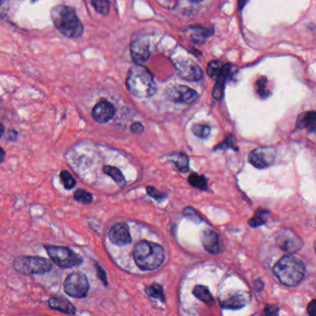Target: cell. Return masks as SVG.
<instances>
[{
  "mask_svg": "<svg viewBox=\"0 0 316 316\" xmlns=\"http://www.w3.org/2000/svg\"><path fill=\"white\" fill-rule=\"evenodd\" d=\"M126 86L134 96L141 98L152 97L157 91L155 80L150 71L137 64L129 72Z\"/></svg>",
  "mask_w": 316,
  "mask_h": 316,
  "instance_id": "obj_1",
  "label": "cell"
},
{
  "mask_svg": "<svg viewBox=\"0 0 316 316\" xmlns=\"http://www.w3.org/2000/svg\"><path fill=\"white\" fill-rule=\"evenodd\" d=\"M51 18L55 27L65 37L79 38L84 31V27L75 10L67 6H56L51 11Z\"/></svg>",
  "mask_w": 316,
  "mask_h": 316,
  "instance_id": "obj_2",
  "label": "cell"
},
{
  "mask_svg": "<svg viewBox=\"0 0 316 316\" xmlns=\"http://www.w3.org/2000/svg\"><path fill=\"white\" fill-rule=\"evenodd\" d=\"M134 259L136 265L144 271L160 267L164 261L163 248L153 242L140 241L134 246Z\"/></svg>",
  "mask_w": 316,
  "mask_h": 316,
  "instance_id": "obj_3",
  "label": "cell"
},
{
  "mask_svg": "<svg viewBox=\"0 0 316 316\" xmlns=\"http://www.w3.org/2000/svg\"><path fill=\"white\" fill-rule=\"evenodd\" d=\"M273 273L283 284L295 287L300 284L304 277L305 266L299 259L287 255L281 258L274 265Z\"/></svg>",
  "mask_w": 316,
  "mask_h": 316,
  "instance_id": "obj_4",
  "label": "cell"
},
{
  "mask_svg": "<svg viewBox=\"0 0 316 316\" xmlns=\"http://www.w3.org/2000/svg\"><path fill=\"white\" fill-rule=\"evenodd\" d=\"M13 266L19 273L29 275V274L48 273L52 268V263L45 258L21 256L15 259Z\"/></svg>",
  "mask_w": 316,
  "mask_h": 316,
  "instance_id": "obj_5",
  "label": "cell"
},
{
  "mask_svg": "<svg viewBox=\"0 0 316 316\" xmlns=\"http://www.w3.org/2000/svg\"><path fill=\"white\" fill-rule=\"evenodd\" d=\"M45 248L52 262L59 267H74L83 263V258L69 248L58 246H46Z\"/></svg>",
  "mask_w": 316,
  "mask_h": 316,
  "instance_id": "obj_6",
  "label": "cell"
},
{
  "mask_svg": "<svg viewBox=\"0 0 316 316\" xmlns=\"http://www.w3.org/2000/svg\"><path fill=\"white\" fill-rule=\"evenodd\" d=\"M64 290L73 298L81 299L86 297L89 290V283L86 275L81 273H71L65 280Z\"/></svg>",
  "mask_w": 316,
  "mask_h": 316,
  "instance_id": "obj_7",
  "label": "cell"
},
{
  "mask_svg": "<svg viewBox=\"0 0 316 316\" xmlns=\"http://www.w3.org/2000/svg\"><path fill=\"white\" fill-rule=\"evenodd\" d=\"M178 75L183 79L188 81H198L202 78L203 73L195 61L185 58H178L173 60Z\"/></svg>",
  "mask_w": 316,
  "mask_h": 316,
  "instance_id": "obj_8",
  "label": "cell"
},
{
  "mask_svg": "<svg viewBox=\"0 0 316 316\" xmlns=\"http://www.w3.org/2000/svg\"><path fill=\"white\" fill-rule=\"evenodd\" d=\"M275 160V150L271 147H262L253 150L249 155V161L253 166L263 169L273 164Z\"/></svg>",
  "mask_w": 316,
  "mask_h": 316,
  "instance_id": "obj_9",
  "label": "cell"
},
{
  "mask_svg": "<svg viewBox=\"0 0 316 316\" xmlns=\"http://www.w3.org/2000/svg\"><path fill=\"white\" fill-rule=\"evenodd\" d=\"M167 95L172 101L191 104L198 99V93L183 85H173L167 88Z\"/></svg>",
  "mask_w": 316,
  "mask_h": 316,
  "instance_id": "obj_10",
  "label": "cell"
},
{
  "mask_svg": "<svg viewBox=\"0 0 316 316\" xmlns=\"http://www.w3.org/2000/svg\"><path fill=\"white\" fill-rule=\"evenodd\" d=\"M278 246L286 252L294 253L302 247V240L292 231L284 229L280 231L276 236Z\"/></svg>",
  "mask_w": 316,
  "mask_h": 316,
  "instance_id": "obj_11",
  "label": "cell"
},
{
  "mask_svg": "<svg viewBox=\"0 0 316 316\" xmlns=\"http://www.w3.org/2000/svg\"><path fill=\"white\" fill-rule=\"evenodd\" d=\"M250 300V293L246 291H233L221 297V305L227 309H240Z\"/></svg>",
  "mask_w": 316,
  "mask_h": 316,
  "instance_id": "obj_12",
  "label": "cell"
},
{
  "mask_svg": "<svg viewBox=\"0 0 316 316\" xmlns=\"http://www.w3.org/2000/svg\"><path fill=\"white\" fill-rule=\"evenodd\" d=\"M115 114V108L113 104L106 100L98 102L93 109L92 116L97 123H106L113 118Z\"/></svg>",
  "mask_w": 316,
  "mask_h": 316,
  "instance_id": "obj_13",
  "label": "cell"
},
{
  "mask_svg": "<svg viewBox=\"0 0 316 316\" xmlns=\"http://www.w3.org/2000/svg\"><path fill=\"white\" fill-rule=\"evenodd\" d=\"M109 237L113 244L118 246L127 245L132 241L128 226L125 224H117L112 227L109 232Z\"/></svg>",
  "mask_w": 316,
  "mask_h": 316,
  "instance_id": "obj_14",
  "label": "cell"
},
{
  "mask_svg": "<svg viewBox=\"0 0 316 316\" xmlns=\"http://www.w3.org/2000/svg\"><path fill=\"white\" fill-rule=\"evenodd\" d=\"M131 55L135 62H145L150 58V43L148 39L140 38L131 44Z\"/></svg>",
  "mask_w": 316,
  "mask_h": 316,
  "instance_id": "obj_15",
  "label": "cell"
},
{
  "mask_svg": "<svg viewBox=\"0 0 316 316\" xmlns=\"http://www.w3.org/2000/svg\"><path fill=\"white\" fill-rule=\"evenodd\" d=\"M230 70L231 65L229 63H224L221 60H213L208 64L207 73L209 77L215 80H225Z\"/></svg>",
  "mask_w": 316,
  "mask_h": 316,
  "instance_id": "obj_16",
  "label": "cell"
},
{
  "mask_svg": "<svg viewBox=\"0 0 316 316\" xmlns=\"http://www.w3.org/2000/svg\"><path fill=\"white\" fill-rule=\"evenodd\" d=\"M202 244L204 248L213 254H217L219 253L220 250V240L219 236L217 235V233L212 229H206L202 233Z\"/></svg>",
  "mask_w": 316,
  "mask_h": 316,
  "instance_id": "obj_17",
  "label": "cell"
},
{
  "mask_svg": "<svg viewBox=\"0 0 316 316\" xmlns=\"http://www.w3.org/2000/svg\"><path fill=\"white\" fill-rule=\"evenodd\" d=\"M49 305L51 309L73 315L75 313V307L70 301L61 297H53L49 300Z\"/></svg>",
  "mask_w": 316,
  "mask_h": 316,
  "instance_id": "obj_18",
  "label": "cell"
},
{
  "mask_svg": "<svg viewBox=\"0 0 316 316\" xmlns=\"http://www.w3.org/2000/svg\"><path fill=\"white\" fill-rule=\"evenodd\" d=\"M299 128H312L316 126V112H308L300 115L297 122Z\"/></svg>",
  "mask_w": 316,
  "mask_h": 316,
  "instance_id": "obj_19",
  "label": "cell"
},
{
  "mask_svg": "<svg viewBox=\"0 0 316 316\" xmlns=\"http://www.w3.org/2000/svg\"><path fill=\"white\" fill-rule=\"evenodd\" d=\"M103 171L105 173H107L109 177H112L113 180L115 181V183L119 185L120 187H124L125 186V184H126L125 178L123 177L122 171L117 169L116 167L105 166L104 169H103Z\"/></svg>",
  "mask_w": 316,
  "mask_h": 316,
  "instance_id": "obj_20",
  "label": "cell"
},
{
  "mask_svg": "<svg viewBox=\"0 0 316 316\" xmlns=\"http://www.w3.org/2000/svg\"><path fill=\"white\" fill-rule=\"evenodd\" d=\"M193 294L198 300L203 301L206 304H212L214 302V298L209 290L204 286H197L193 290Z\"/></svg>",
  "mask_w": 316,
  "mask_h": 316,
  "instance_id": "obj_21",
  "label": "cell"
},
{
  "mask_svg": "<svg viewBox=\"0 0 316 316\" xmlns=\"http://www.w3.org/2000/svg\"><path fill=\"white\" fill-rule=\"evenodd\" d=\"M269 215H270V213L268 210L258 209L254 216L249 222V224L252 227H257L259 225H263L267 221Z\"/></svg>",
  "mask_w": 316,
  "mask_h": 316,
  "instance_id": "obj_22",
  "label": "cell"
},
{
  "mask_svg": "<svg viewBox=\"0 0 316 316\" xmlns=\"http://www.w3.org/2000/svg\"><path fill=\"white\" fill-rule=\"evenodd\" d=\"M188 182L192 187L198 188L200 190H207L208 188L206 178L202 175H199L198 173H192L188 177Z\"/></svg>",
  "mask_w": 316,
  "mask_h": 316,
  "instance_id": "obj_23",
  "label": "cell"
},
{
  "mask_svg": "<svg viewBox=\"0 0 316 316\" xmlns=\"http://www.w3.org/2000/svg\"><path fill=\"white\" fill-rule=\"evenodd\" d=\"M146 292H147V294L149 295L150 297L159 299V300H161V301H164V300H165L164 293H163V289H162V287L160 286V285H151L150 287H148V288L146 289Z\"/></svg>",
  "mask_w": 316,
  "mask_h": 316,
  "instance_id": "obj_24",
  "label": "cell"
},
{
  "mask_svg": "<svg viewBox=\"0 0 316 316\" xmlns=\"http://www.w3.org/2000/svg\"><path fill=\"white\" fill-rule=\"evenodd\" d=\"M92 5L99 14L107 16L110 13V2L109 0H92Z\"/></svg>",
  "mask_w": 316,
  "mask_h": 316,
  "instance_id": "obj_25",
  "label": "cell"
},
{
  "mask_svg": "<svg viewBox=\"0 0 316 316\" xmlns=\"http://www.w3.org/2000/svg\"><path fill=\"white\" fill-rule=\"evenodd\" d=\"M173 162L175 163V166H177V170L178 171H183V172H186L188 171V156L185 155V154H178L175 157V159L173 160Z\"/></svg>",
  "mask_w": 316,
  "mask_h": 316,
  "instance_id": "obj_26",
  "label": "cell"
},
{
  "mask_svg": "<svg viewBox=\"0 0 316 316\" xmlns=\"http://www.w3.org/2000/svg\"><path fill=\"white\" fill-rule=\"evenodd\" d=\"M192 132L195 135H197L200 138H205L207 137L210 132V128L208 125H204V124H195L192 127Z\"/></svg>",
  "mask_w": 316,
  "mask_h": 316,
  "instance_id": "obj_27",
  "label": "cell"
},
{
  "mask_svg": "<svg viewBox=\"0 0 316 316\" xmlns=\"http://www.w3.org/2000/svg\"><path fill=\"white\" fill-rule=\"evenodd\" d=\"M75 199L77 201H80L82 203L89 204L92 202V195L88 192H86L84 189H77L74 195Z\"/></svg>",
  "mask_w": 316,
  "mask_h": 316,
  "instance_id": "obj_28",
  "label": "cell"
},
{
  "mask_svg": "<svg viewBox=\"0 0 316 316\" xmlns=\"http://www.w3.org/2000/svg\"><path fill=\"white\" fill-rule=\"evenodd\" d=\"M60 179L63 183L64 188L66 189H72V188H75V180L69 171H65V170L61 171V172H60Z\"/></svg>",
  "mask_w": 316,
  "mask_h": 316,
  "instance_id": "obj_29",
  "label": "cell"
},
{
  "mask_svg": "<svg viewBox=\"0 0 316 316\" xmlns=\"http://www.w3.org/2000/svg\"><path fill=\"white\" fill-rule=\"evenodd\" d=\"M268 81L265 77H261L256 83L257 86L258 93L260 96L263 97H267L269 95V91L267 89Z\"/></svg>",
  "mask_w": 316,
  "mask_h": 316,
  "instance_id": "obj_30",
  "label": "cell"
},
{
  "mask_svg": "<svg viewBox=\"0 0 316 316\" xmlns=\"http://www.w3.org/2000/svg\"><path fill=\"white\" fill-rule=\"evenodd\" d=\"M225 81L218 80L216 85H215L214 91H213V96L215 99H221L224 96V89H225Z\"/></svg>",
  "mask_w": 316,
  "mask_h": 316,
  "instance_id": "obj_31",
  "label": "cell"
},
{
  "mask_svg": "<svg viewBox=\"0 0 316 316\" xmlns=\"http://www.w3.org/2000/svg\"><path fill=\"white\" fill-rule=\"evenodd\" d=\"M147 192L150 195V197L156 198V199H161V198H163V197H164L163 194L161 193L159 190H157L155 188H153L151 186L147 188Z\"/></svg>",
  "mask_w": 316,
  "mask_h": 316,
  "instance_id": "obj_32",
  "label": "cell"
},
{
  "mask_svg": "<svg viewBox=\"0 0 316 316\" xmlns=\"http://www.w3.org/2000/svg\"><path fill=\"white\" fill-rule=\"evenodd\" d=\"M278 307L274 305H267L264 309V313L268 316H275L278 314Z\"/></svg>",
  "mask_w": 316,
  "mask_h": 316,
  "instance_id": "obj_33",
  "label": "cell"
},
{
  "mask_svg": "<svg viewBox=\"0 0 316 316\" xmlns=\"http://www.w3.org/2000/svg\"><path fill=\"white\" fill-rule=\"evenodd\" d=\"M131 131L134 134H141L144 131V126L140 123H134L131 125Z\"/></svg>",
  "mask_w": 316,
  "mask_h": 316,
  "instance_id": "obj_34",
  "label": "cell"
},
{
  "mask_svg": "<svg viewBox=\"0 0 316 316\" xmlns=\"http://www.w3.org/2000/svg\"><path fill=\"white\" fill-rule=\"evenodd\" d=\"M308 313L311 316H316V300H311L307 307Z\"/></svg>",
  "mask_w": 316,
  "mask_h": 316,
  "instance_id": "obj_35",
  "label": "cell"
},
{
  "mask_svg": "<svg viewBox=\"0 0 316 316\" xmlns=\"http://www.w3.org/2000/svg\"><path fill=\"white\" fill-rule=\"evenodd\" d=\"M247 0H238V7L239 9L242 10V8L246 4Z\"/></svg>",
  "mask_w": 316,
  "mask_h": 316,
  "instance_id": "obj_36",
  "label": "cell"
},
{
  "mask_svg": "<svg viewBox=\"0 0 316 316\" xmlns=\"http://www.w3.org/2000/svg\"><path fill=\"white\" fill-rule=\"evenodd\" d=\"M189 1L195 2V3H198V2H200V1H202V0H189Z\"/></svg>",
  "mask_w": 316,
  "mask_h": 316,
  "instance_id": "obj_37",
  "label": "cell"
},
{
  "mask_svg": "<svg viewBox=\"0 0 316 316\" xmlns=\"http://www.w3.org/2000/svg\"><path fill=\"white\" fill-rule=\"evenodd\" d=\"M314 250H315V252H316V241H315V243H314Z\"/></svg>",
  "mask_w": 316,
  "mask_h": 316,
  "instance_id": "obj_38",
  "label": "cell"
}]
</instances>
